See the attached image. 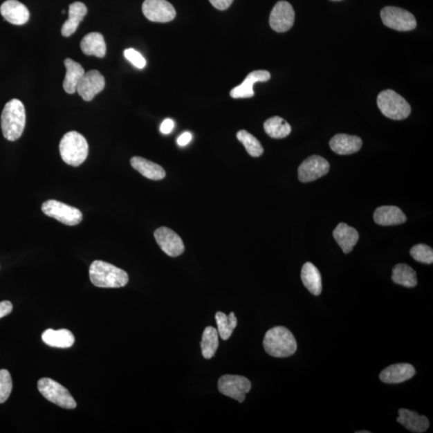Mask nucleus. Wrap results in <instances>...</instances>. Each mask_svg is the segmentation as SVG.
Here are the masks:
<instances>
[{
    "mask_svg": "<svg viewBox=\"0 0 433 433\" xmlns=\"http://www.w3.org/2000/svg\"><path fill=\"white\" fill-rule=\"evenodd\" d=\"M89 277L94 286L102 288H123L129 283L127 272L100 260H95L91 264Z\"/></svg>",
    "mask_w": 433,
    "mask_h": 433,
    "instance_id": "nucleus-1",
    "label": "nucleus"
},
{
    "mask_svg": "<svg viewBox=\"0 0 433 433\" xmlns=\"http://www.w3.org/2000/svg\"><path fill=\"white\" fill-rule=\"evenodd\" d=\"M264 349L276 358L293 356L297 351V342L291 331L284 326H275L266 332L264 340Z\"/></svg>",
    "mask_w": 433,
    "mask_h": 433,
    "instance_id": "nucleus-2",
    "label": "nucleus"
},
{
    "mask_svg": "<svg viewBox=\"0 0 433 433\" xmlns=\"http://www.w3.org/2000/svg\"><path fill=\"white\" fill-rule=\"evenodd\" d=\"M26 125V112L24 104L12 99L5 105L1 115V129L3 137L15 142L21 137Z\"/></svg>",
    "mask_w": 433,
    "mask_h": 433,
    "instance_id": "nucleus-3",
    "label": "nucleus"
},
{
    "mask_svg": "<svg viewBox=\"0 0 433 433\" xmlns=\"http://www.w3.org/2000/svg\"><path fill=\"white\" fill-rule=\"evenodd\" d=\"M59 154L65 163L77 167L83 164L88 157L87 140L82 134L71 131L65 134L60 140Z\"/></svg>",
    "mask_w": 433,
    "mask_h": 433,
    "instance_id": "nucleus-4",
    "label": "nucleus"
},
{
    "mask_svg": "<svg viewBox=\"0 0 433 433\" xmlns=\"http://www.w3.org/2000/svg\"><path fill=\"white\" fill-rule=\"evenodd\" d=\"M377 105L386 118L401 120L406 119L411 113V107L407 100L395 91H383L377 97Z\"/></svg>",
    "mask_w": 433,
    "mask_h": 433,
    "instance_id": "nucleus-5",
    "label": "nucleus"
},
{
    "mask_svg": "<svg viewBox=\"0 0 433 433\" xmlns=\"http://www.w3.org/2000/svg\"><path fill=\"white\" fill-rule=\"evenodd\" d=\"M38 390L50 402L63 409H74L77 402L70 392L58 382L50 378L40 379L37 383Z\"/></svg>",
    "mask_w": 433,
    "mask_h": 433,
    "instance_id": "nucleus-6",
    "label": "nucleus"
},
{
    "mask_svg": "<svg viewBox=\"0 0 433 433\" xmlns=\"http://www.w3.org/2000/svg\"><path fill=\"white\" fill-rule=\"evenodd\" d=\"M42 210L44 214L57 219L64 225H77L82 223V211L57 200H48L42 204Z\"/></svg>",
    "mask_w": 433,
    "mask_h": 433,
    "instance_id": "nucleus-7",
    "label": "nucleus"
},
{
    "mask_svg": "<svg viewBox=\"0 0 433 433\" xmlns=\"http://www.w3.org/2000/svg\"><path fill=\"white\" fill-rule=\"evenodd\" d=\"M380 17L386 27L396 31H412L417 24L414 15L400 8L385 7L381 10Z\"/></svg>",
    "mask_w": 433,
    "mask_h": 433,
    "instance_id": "nucleus-8",
    "label": "nucleus"
},
{
    "mask_svg": "<svg viewBox=\"0 0 433 433\" xmlns=\"http://www.w3.org/2000/svg\"><path fill=\"white\" fill-rule=\"evenodd\" d=\"M218 387L220 394L243 403L246 399V395L250 391L252 385L250 381L244 376L225 375L220 377Z\"/></svg>",
    "mask_w": 433,
    "mask_h": 433,
    "instance_id": "nucleus-9",
    "label": "nucleus"
},
{
    "mask_svg": "<svg viewBox=\"0 0 433 433\" xmlns=\"http://www.w3.org/2000/svg\"><path fill=\"white\" fill-rule=\"evenodd\" d=\"M144 16L150 21L167 23L176 17V10L166 0H145L142 4Z\"/></svg>",
    "mask_w": 433,
    "mask_h": 433,
    "instance_id": "nucleus-10",
    "label": "nucleus"
},
{
    "mask_svg": "<svg viewBox=\"0 0 433 433\" xmlns=\"http://www.w3.org/2000/svg\"><path fill=\"white\" fill-rule=\"evenodd\" d=\"M330 164L318 155L307 158L299 167V179L301 183H306L315 181L329 174Z\"/></svg>",
    "mask_w": 433,
    "mask_h": 433,
    "instance_id": "nucleus-11",
    "label": "nucleus"
},
{
    "mask_svg": "<svg viewBox=\"0 0 433 433\" xmlns=\"http://www.w3.org/2000/svg\"><path fill=\"white\" fill-rule=\"evenodd\" d=\"M295 16L294 8L291 3L279 1L272 9L270 16V27L276 33L288 32L294 25Z\"/></svg>",
    "mask_w": 433,
    "mask_h": 433,
    "instance_id": "nucleus-12",
    "label": "nucleus"
},
{
    "mask_svg": "<svg viewBox=\"0 0 433 433\" xmlns=\"http://www.w3.org/2000/svg\"><path fill=\"white\" fill-rule=\"evenodd\" d=\"M154 238L160 248L168 256L175 258L184 253L183 241L173 230L163 226L155 230Z\"/></svg>",
    "mask_w": 433,
    "mask_h": 433,
    "instance_id": "nucleus-13",
    "label": "nucleus"
},
{
    "mask_svg": "<svg viewBox=\"0 0 433 433\" xmlns=\"http://www.w3.org/2000/svg\"><path fill=\"white\" fill-rule=\"evenodd\" d=\"M105 87V79L98 70L85 73L80 80L77 92L85 102H91Z\"/></svg>",
    "mask_w": 433,
    "mask_h": 433,
    "instance_id": "nucleus-14",
    "label": "nucleus"
},
{
    "mask_svg": "<svg viewBox=\"0 0 433 433\" xmlns=\"http://www.w3.org/2000/svg\"><path fill=\"white\" fill-rule=\"evenodd\" d=\"M270 73L266 70H256L248 74L239 86L230 91V97L234 99L251 98L255 95L254 84L257 82H266L270 79Z\"/></svg>",
    "mask_w": 433,
    "mask_h": 433,
    "instance_id": "nucleus-15",
    "label": "nucleus"
},
{
    "mask_svg": "<svg viewBox=\"0 0 433 433\" xmlns=\"http://www.w3.org/2000/svg\"><path fill=\"white\" fill-rule=\"evenodd\" d=\"M415 374L416 370L414 366L409 364H396L383 370L380 379L385 384H400V383L410 380Z\"/></svg>",
    "mask_w": 433,
    "mask_h": 433,
    "instance_id": "nucleus-16",
    "label": "nucleus"
},
{
    "mask_svg": "<svg viewBox=\"0 0 433 433\" xmlns=\"http://www.w3.org/2000/svg\"><path fill=\"white\" fill-rule=\"evenodd\" d=\"M0 12L8 22L15 25L25 24L30 18L28 8L17 0L5 1L0 8Z\"/></svg>",
    "mask_w": 433,
    "mask_h": 433,
    "instance_id": "nucleus-17",
    "label": "nucleus"
},
{
    "mask_svg": "<svg viewBox=\"0 0 433 433\" xmlns=\"http://www.w3.org/2000/svg\"><path fill=\"white\" fill-rule=\"evenodd\" d=\"M334 153L340 155H349L358 152L362 145L360 138L344 133L334 136L329 142Z\"/></svg>",
    "mask_w": 433,
    "mask_h": 433,
    "instance_id": "nucleus-18",
    "label": "nucleus"
},
{
    "mask_svg": "<svg viewBox=\"0 0 433 433\" xmlns=\"http://www.w3.org/2000/svg\"><path fill=\"white\" fill-rule=\"evenodd\" d=\"M396 421L412 432H425L430 427V421L425 416L419 415L414 411L405 409L399 410V417H397Z\"/></svg>",
    "mask_w": 433,
    "mask_h": 433,
    "instance_id": "nucleus-19",
    "label": "nucleus"
},
{
    "mask_svg": "<svg viewBox=\"0 0 433 433\" xmlns=\"http://www.w3.org/2000/svg\"><path fill=\"white\" fill-rule=\"evenodd\" d=\"M88 13L87 7L82 2H75L69 5L68 19L62 28V36L68 37L77 31L80 23Z\"/></svg>",
    "mask_w": 433,
    "mask_h": 433,
    "instance_id": "nucleus-20",
    "label": "nucleus"
},
{
    "mask_svg": "<svg viewBox=\"0 0 433 433\" xmlns=\"http://www.w3.org/2000/svg\"><path fill=\"white\" fill-rule=\"evenodd\" d=\"M374 221L380 225H396L405 223L407 218L397 206L384 205L376 210Z\"/></svg>",
    "mask_w": 433,
    "mask_h": 433,
    "instance_id": "nucleus-21",
    "label": "nucleus"
},
{
    "mask_svg": "<svg viewBox=\"0 0 433 433\" xmlns=\"http://www.w3.org/2000/svg\"><path fill=\"white\" fill-rule=\"evenodd\" d=\"M333 236L345 254H349L353 250L360 238L358 231L344 223L337 225Z\"/></svg>",
    "mask_w": 433,
    "mask_h": 433,
    "instance_id": "nucleus-22",
    "label": "nucleus"
},
{
    "mask_svg": "<svg viewBox=\"0 0 433 433\" xmlns=\"http://www.w3.org/2000/svg\"><path fill=\"white\" fill-rule=\"evenodd\" d=\"M44 344L58 349H69L75 343V337L72 331L68 329H48L42 334Z\"/></svg>",
    "mask_w": 433,
    "mask_h": 433,
    "instance_id": "nucleus-23",
    "label": "nucleus"
},
{
    "mask_svg": "<svg viewBox=\"0 0 433 433\" xmlns=\"http://www.w3.org/2000/svg\"><path fill=\"white\" fill-rule=\"evenodd\" d=\"M130 164L134 169L138 171V172L146 178L153 181H159L165 178L166 173L162 166L150 162V160L147 159L140 157H133L131 158Z\"/></svg>",
    "mask_w": 433,
    "mask_h": 433,
    "instance_id": "nucleus-24",
    "label": "nucleus"
},
{
    "mask_svg": "<svg viewBox=\"0 0 433 433\" xmlns=\"http://www.w3.org/2000/svg\"><path fill=\"white\" fill-rule=\"evenodd\" d=\"M64 65L67 73L65 75L63 87L65 92L68 94H73L77 92V85L80 80L84 77L85 71L80 64L70 58L64 60Z\"/></svg>",
    "mask_w": 433,
    "mask_h": 433,
    "instance_id": "nucleus-25",
    "label": "nucleus"
},
{
    "mask_svg": "<svg viewBox=\"0 0 433 433\" xmlns=\"http://www.w3.org/2000/svg\"><path fill=\"white\" fill-rule=\"evenodd\" d=\"M80 48L84 54L94 55L98 58H103L107 55V44L102 34L99 33L86 35L80 42Z\"/></svg>",
    "mask_w": 433,
    "mask_h": 433,
    "instance_id": "nucleus-26",
    "label": "nucleus"
},
{
    "mask_svg": "<svg viewBox=\"0 0 433 433\" xmlns=\"http://www.w3.org/2000/svg\"><path fill=\"white\" fill-rule=\"evenodd\" d=\"M301 279L305 288L308 290L312 295L318 296L321 294L322 277L318 268L311 263H306L301 270Z\"/></svg>",
    "mask_w": 433,
    "mask_h": 433,
    "instance_id": "nucleus-27",
    "label": "nucleus"
},
{
    "mask_svg": "<svg viewBox=\"0 0 433 433\" xmlns=\"http://www.w3.org/2000/svg\"><path fill=\"white\" fill-rule=\"evenodd\" d=\"M391 279L395 284L407 288H415L417 285L416 271L409 265L400 264L392 270Z\"/></svg>",
    "mask_w": 433,
    "mask_h": 433,
    "instance_id": "nucleus-28",
    "label": "nucleus"
},
{
    "mask_svg": "<svg viewBox=\"0 0 433 433\" xmlns=\"http://www.w3.org/2000/svg\"><path fill=\"white\" fill-rule=\"evenodd\" d=\"M219 332L213 326L205 327L201 341V354L206 360L212 359L219 349Z\"/></svg>",
    "mask_w": 433,
    "mask_h": 433,
    "instance_id": "nucleus-29",
    "label": "nucleus"
},
{
    "mask_svg": "<svg viewBox=\"0 0 433 433\" xmlns=\"http://www.w3.org/2000/svg\"><path fill=\"white\" fill-rule=\"evenodd\" d=\"M264 130L271 138L283 139L291 133V127L284 118L273 117L266 120Z\"/></svg>",
    "mask_w": 433,
    "mask_h": 433,
    "instance_id": "nucleus-30",
    "label": "nucleus"
},
{
    "mask_svg": "<svg viewBox=\"0 0 433 433\" xmlns=\"http://www.w3.org/2000/svg\"><path fill=\"white\" fill-rule=\"evenodd\" d=\"M215 319L218 325L219 335L223 340H228L232 335L234 330L238 325V320L234 312H231L229 315H226L223 312H217Z\"/></svg>",
    "mask_w": 433,
    "mask_h": 433,
    "instance_id": "nucleus-31",
    "label": "nucleus"
},
{
    "mask_svg": "<svg viewBox=\"0 0 433 433\" xmlns=\"http://www.w3.org/2000/svg\"><path fill=\"white\" fill-rule=\"evenodd\" d=\"M237 138L244 145L248 153L253 158H259L264 154V149L263 145L255 136L246 130H240L237 133Z\"/></svg>",
    "mask_w": 433,
    "mask_h": 433,
    "instance_id": "nucleus-32",
    "label": "nucleus"
},
{
    "mask_svg": "<svg viewBox=\"0 0 433 433\" xmlns=\"http://www.w3.org/2000/svg\"><path fill=\"white\" fill-rule=\"evenodd\" d=\"M410 255L416 261L425 264H432L433 250L425 244H417L410 250Z\"/></svg>",
    "mask_w": 433,
    "mask_h": 433,
    "instance_id": "nucleus-33",
    "label": "nucleus"
},
{
    "mask_svg": "<svg viewBox=\"0 0 433 433\" xmlns=\"http://www.w3.org/2000/svg\"><path fill=\"white\" fill-rule=\"evenodd\" d=\"M12 390L11 374L6 369L0 370V404L8 399Z\"/></svg>",
    "mask_w": 433,
    "mask_h": 433,
    "instance_id": "nucleus-34",
    "label": "nucleus"
},
{
    "mask_svg": "<svg viewBox=\"0 0 433 433\" xmlns=\"http://www.w3.org/2000/svg\"><path fill=\"white\" fill-rule=\"evenodd\" d=\"M125 57L127 58L129 62L133 65L136 68L142 69L145 67L146 60L143 57V55L136 51L133 48H128L125 50Z\"/></svg>",
    "mask_w": 433,
    "mask_h": 433,
    "instance_id": "nucleus-35",
    "label": "nucleus"
},
{
    "mask_svg": "<svg viewBox=\"0 0 433 433\" xmlns=\"http://www.w3.org/2000/svg\"><path fill=\"white\" fill-rule=\"evenodd\" d=\"M209 1L215 8L224 11L231 6L234 0H209Z\"/></svg>",
    "mask_w": 433,
    "mask_h": 433,
    "instance_id": "nucleus-36",
    "label": "nucleus"
},
{
    "mask_svg": "<svg viewBox=\"0 0 433 433\" xmlns=\"http://www.w3.org/2000/svg\"><path fill=\"white\" fill-rule=\"evenodd\" d=\"M13 306L11 302L2 301L0 302V319L4 316H7L12 311Z\"/></svg>",
    "mask_w": 433,
    "mask_h": 433,
    "instance_id": "nucleus-37",
    "label": "nucleus"
},
{
    "mask_svg": "<svg viewBox=\"0 0 433 433\" xmlns=\"http://www.w3.org/2000/svg\"><path fill=\"white\" fill-rule=\"evenodd\" d=\"M174 128V120L171 119H165L162 125H160V130L163 134H169L172 132Z\"/></svg>",
    "mask_w": 433,
    "mask_h": 433,
    "instance_id": "nucleus-38",
    "label": "nucleus"
},
{
    "mask_svg": "<svg viewBox=\"0 0 433 433\" xmlns=\"http://www.w3.org/2000/svg\"><path fill=\"white\" fill-rule=\"evenodd\" d=\"M191 140H192V134L189 132H185L181 134L178 138V144L180 146H185L188 145L191 142Z\"/></svg>",
    "mask_w": 433,
    "mask_h": 433,
    "instance_id": "nucleus-39",
    "label": "nucleus"
},
{
    "mask_svg": "<svg viewBox=\"0 0 433 433\" xmlns=\"http://www.w3.org/2000/svg\"><path fill=\"white\" fill-rule=\"evenodd\" d=\"M357 433H369L370 432H367V431H360V432H356Z\"/></svg>",
    "mask_w": 433,
    "mask_h": 433,
    "instance_id": "nucleus-40",
    "label": "nucleus"
},
{
    "mask_svg": "<svg viewBox=\"0 0 433 433\" xmlns=\"http://www.w3.org/2000/svg\"><path fill=\"white\" fill-rule=\"evenodd\" d=\"M331 1H341V0H331Z\"/></svg>",
    "mask_w": 433,
    "mask_h": 433,
    "instance_id": "nucleus-41",
    "label": "nucleus"
}]
</instances>
